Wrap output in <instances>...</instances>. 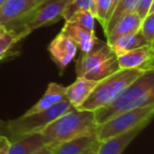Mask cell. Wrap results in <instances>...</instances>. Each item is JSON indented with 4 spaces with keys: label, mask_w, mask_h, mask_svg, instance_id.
I'll return each instance as SVG.
<instances>
[{
    "label": "cell",
    "mask_w": 154,
    "mask_h": 154,
    "mask_svg": "<svg viewBox=\"0 0 154 154\" xmlns=\"http://www.w3.org/2000/svg\"><path fill=\"white\" fill-rule=\"evenodd\" d=\"M154 104V70L139 77L122 94L106 106L94 111L97 125L135 108Z\"/></svg>",
    "instance_id": "cell-1"
},
{
    "label": "cell",
    "mask_w": 154,
    "mask_h": 154,
    "mask_svg": "<svg viewBox=\"0 0 154 154\" xmlns=\"http://www.w3.org/2000/svg\"><path fill=\"white\" fill-rule=\"evenodd\" d=\"M94 112L72 109L57 117L42 132L45 144L51 149L68 141L96 134Z\"/></svg>",
    "instance_id": "cell-2"
},
{
    "label": "cell",
    "mask_w": 154,
    "mask_h": 154,
    "mask_svg": "<svg viewBox=\"0 0 154 154\" xmlns=\"http://www.w3.org/2000/svg\"><path fill=\"white\" fill-rule=\"evenodd\" d=\"M146 71L140 69H120L97 82L88 99L78 110L96 111L106 106Z\"/></svg>",
    "instance_id": "cell-3"
},
{
    "label": "cell",
    "mask_w": 154,
    "mask_h": 154,
    "mask_svg": "<svg viewBox=\"0 0 154 154\" xmlns=\"http://www.w3.org/2000/svg\"><path fill=\"white\" fill-rule=\"evenodd\" d=\"M72 109L75 108L65 98L47 110L28 116L23 115L16 119L9 120L3 124L2 129L5 134H7L5 136L13 142L25 135L41 133L57 117Z\"/></svg>",
    "instance_id": "cell-4"
},
{
    "label": "cell",
    "mask_w": 154,
    "mask_h": 154,
    "mask_svg": "<svg viewBox=\"0 0 154 154\" xmlns=\"http://www.w3.org/2000/svg\"><path fill=\"white\" fill-rule=\"evenodd\" d=\"M154 104L123 113L106 123L97 125L96 138L101 143L118 134L132 130L133 128L146 123H150L153 117Z\"/></svg>",
    "instance_id": "cell-5"
},
{
    "label": "cell",
    "mask_w": 154,
    "mask_h": 154,
    "mask_svg": "<svg viewBox=\"0 0 154 154\" xmlns=\"http://www.w3.org/2000/svg\"><path fill=\"white\" fill-rule=\"evenodd\" d=\"M69 0H45L14 30L18 42L41 27L57 23L62 18L64 8Z\"/></svg>",
    "instance_id": "cell-6"
},
{
    "label": "cell",
    "mask_w": 154,
    "mask_h": 154,
    "mask_svg": "<svg viewBox=\"0 0 154 154\" xmlns=\"http://www.w3.org/2000/svg\"><path fill=\"white\" fill-rule=\"evenodd\" d=\"M45 0H6L0 6V24L14 30Z\"/></svg>",
    "instance_id": "cell-7"
},
{
    "label": "cell",
    "mask_w": 154,
    "mask_h": 154,
    "mask_svg": "<svg viewBox=\"0 0 154 154\" xmlns=\"http://www.w3.org/2000/svg\"><path fill=\"white\" fill-rule=\"evenodd\" d=\"M120 69H140L144 71L154 70L153 44L127 51L116 56Z\"/></svg>",
    "instance_id": "cell-8"
},
{
    "label": "cell",
    "mask_w": 154,
    "mask_h": 154,
    "mask_svg": "<svg viewBox=\"0 0 154 154\" xmlns=\"http://www.w3.org/2000/svg\"><path fill=\"white\" fill-rule=\"evenodd\" d=\"M116 53L106 42H100L90 51L81 52L76 61L77 78H83L87 73L96 69L107 59L115 56Z\"/></svg>",
    "instance_id": "cell-9"
},
{
    "label": "cell",
    "mask_w": 154,
    "mask_h": 154,
    "mask_svg": "<svg viewBox=\"0 0 154 154\" xmlns=\"http://www.w3.org/2000/svg\"><path fill=\"white\" fill-rule=\"evenodd\" d=\"M49 52L52 60L63 71L75 58L78 47L64 34L60 32L49 44Z\"/></svg>",
    "instance_id": "cell-10"
},
{
    "label": "cell",
    "mask_w": 154,
    "mask_h": 154,
    "mask_svg": "<svg viewBox=\"0 0 154 154\" xmlns=\"http://www.w3.org/2000/svg\"><path fill=\"white\" fill-rule=\"evenodd\" d=\"M149 124L150 123L140 125L130 131L99 143L97 154H122Z\"/></svg>",
    "instance_id": "cell-11"
},
{
    "label": "cell",
    "mask_w": 154,
    "mask_h": 154,
    "mask_svg": "<svg viewBox=\"0 0 154 154\" xmlns=\"http://www.w3.org/2000/svg\"><path fill=\"white\" fill-rule=\"evenodd\" d=\"M60 32L67 36L78 47V49L81 51V52L90 51L101 42L97 39L96 33L90 32L86 29L69 22L65 23Z\"/></svg>",
    "instance_id": "cell-12"
},
{
    "label": "cell",
    "mask_w": 154,
    "mask_h": 154,
    "mask_svg": "<svg viewBox=\"0 0 154 154\" xmlns=\"http://www.w3.org/2000/svg\"><path fill=\"white\" fill-rule=\"evenodd\" d=\"M97 84V81L95 80L87 79L85 78H77L75 82L69 87H66L65 98L77 109L88 99Z\"/></svg>",
    "instance_id": "cell-13"
},
{
    "label": "cell",
    "mask_w": 154,
    "mask_h": 154,
    "mask_svg": "<svg viewBox=\"0 0 154 154\" xmlns=\"http://www.w3.org/2000/svg\"><path fill=\"white\" fill-rule=\"evenodd\" d=\"M65 89L66 87L60 85L55 82L49 83L47 89L41 99L36 102L30 109H28L23 115L28 116L35 113H39L44 110H47L56 104L60 103L65 99Z\"/></svg>",
    "instance_id": "cell-14"
},
{
    "label": "cell",
    "mask_w": 154,
    "mask_h": 154,
    "mask_svg": "<svg viewBox=\"0 0 154 154\" xmlns=\"http://www.w3.org/2000/svg\"><path fill=\"white\" fill-rule=\"evenodd\" d=\"M142 19L135 12H133L123 17L107 33L106 43L110 46L120 37L134 32L140 29Z\"/></svg>",
    "instance_id": "cell-15"
},
{
    "label": "cell",
    "mask_w": 154,
    "mask_h": 154,
    "mask_svg": "<svg viewBox=\"0 0 154 154\" xmlns=\"http://www.w3.org/2000/svg\"><path fill=\"white\" fill-rule=\"evenodd\" d=\"M46 145L41 133L25 135L11 142L9 154H32Z\"/></svg>",
    "instance_id": "cell-16"
},
{
    "label": "cell",
    "mask_w": 154,
    "mask_h": 154,
    "mask_svg": "<svg viewBox=\"0 0 154 154\" xmlns=\"http://www.w3.org/2000/svg\"><path fill=\"white\" fill-rule=\"evenodd\" d=\"M146 44H150V43H148V42L143 37V33L139 29L134 32L120 37L112 45H110V47L117 56L127 51H131Z\"/></svg>",
    "instance_id": "cell-17"
},
{
    "label": "cell",
    "mask_w": 154,
    "mask_h": 154,
    "mask_svg": "<svg viewBox=\"0 0 154 154\" xmlns=\"http://www.w3.org/2000/svg\"><path fill=\"white\" fill-rule=\"evenodd\" d=\"M97 140L96 134L65 142L51 149V154H80Z\"/></svg>",
    "instance_id": "cell-18"
},
{
    "label": "cell",
    "mask_w": 154,
    "mask_h": 154,
    "mask_svg": "<svg viewBox=\"0 0 154 154\" xmlns=\"http://www.w3.org/2000/svg\"><path fill=\"white\" fill-rule=\"evenodd\" d=\"M137 0H119L117 5L113 11L111 16L106 22L105 28L103 29L105 36L110 32V30L123 17L135 11Z\"/></svg>",
    "instance_id": "cell-19"
},
{
    "label": "cell",
    "mask_w": 154,
    "mask_h": 154,
    "mask_svg": "<svg viewBox=\"0 0 154 154\" xmlns=\"http://www.w3.org/2000/svg\"><path fill=\"white\" fill-rule=\"evenodd\" d=\"M118 69H120V68L118 65L116 55H115V56L107 59L106 61L101 63L99 66H97L93 70L87 73L83 78L98 82V81L107 78L111 74L116 72Z\"/></svg>",
    "instance_id": "cell-20"
},
{
    "label": "cell",
    "mask_w": 154,
    "mask_h": 154,
    "mask_svg": "<svg viewBox=\"0 0 154 154\" xmlns=\"http://www.w3.org/2000/svg\"><path fill=\"white\" fill-rule=\"evenodd\" d=\"M95 16L89 10H82L75 13L71 18L67 21L69 23H75L87 31L95 33Z\"/></svg>",
    "instance_id": "cell-21"
},
{
    "label": "cell",
    "mask_w": 154,
    "mask_h": 154,
    "mask_svg": "<svg viewBox=\"0 0 154 154\" xmlns=\"http://www.w3.org/2000/svg\"><path fill=\"white\" fill-rule=\"evenodd\" d=\"M82 10H89L92 12V0H69L64 8L62 18L67 22L75 13Z\"/></svg>",
    "instance_id": "cell-22"
},
{
    "label": "cell",
    "mask_w": 154,
    "mask_h": 154,
    "mask_svg": "<svg viewBox=\"0 0 154 154\" xmlns=\"http://www.w3.org/2000/svg\"><path fill=\"white\" fill-rule=\"evenodd\" d=\"M140 31L148 43H154V3L151 5L148 14L142 20Z\"/></svg>",
    "instance_id": "cell-23"
},
{
    "label": "cell",
    "mask_w": 154,
    "mask_h": 154,
    "mask_svg": "<svg viewBox=\"0 0 154 154\" xmlns=\"http://www.w3.org/2000/svg\"><path fill=\"white\" fill-rule=\"evenodd\" d=\"M111 1L112 0H92V13L102 28L105 27Z\"/></svg>",
    "instance_id": "cell-24"
},
{
    "label": "cell",
    "mask_w": 154,
    "mask_h": 154,
    "mask_svg": "<svg viewBox=\"0 0 154 154\" xmlns=\"http://www.w3.org/2000/svg\"><path fill=\"white\" fill-rule=\"evenodd\" d=\"M18 42L16 33L12 30H7L5 34L0 38V60L5 56L10 48Z\"/></svg>",
    "instance_id": "cell-25"
},
{
    "label": "cell",
    "mask_w": 154,
    "mask_h": 154,
    "mask_svg": "<svg viewBox=\"0 0 154 154\" xmlns=\"http://www.w3.org/2000/svg\"><path fill=\"white\" fill-rule=\"evenodd\" d=\"M153 3L154 0H137V4H136L134 12L143 20L148 14L150 7Z\"/></svg>",
    "instance_id": "cell-26"
},
{
    "label": "cell",
    "mask_w": 154,
    "mask_h": 154,
    "mask_svg": "<svg viewBox=\"0 0 154 154\" xmlns=\"http://www.w3.org/2000/svg\"><path fill=\"white\" fill-rule=\"evenodd\" d=\"M10 145L11 142L9 139L5 135L0 134V154H9Z\"/></svg>",
    "instance_id": "cell-27"
},
{
    "label": "cell",
    "mask_w": 154,
    "mask_h": 154,
    "mask_svg": "<svg viewBox=\"0 0 154 154\" xmlns=\"http://www.w3.org/2000/svg\"><path fill=\"white\" fill-rule=\"evenodd\" d=\"M99 146V142L96 140L88 149H86L84 152H82L80 154H97V149Z\"/></svg>",
    "instance_id": "cell-28"
},
{
    "label": "cell",
    "mask_w": 154,
    "mask_h": 154,
    "mask_svg": "<svg viewBox=\"0 0 154 154\" xmlns=\"http://www.w3.org/2000/svg\"><path fill=\"white\" fill-rule=\"evenodd\" d=\"M51 148L48 145H44L32 154H51Z\"/></svg>",
    "instance_id": "cell-29"
},
{
    "label": "cell",
    "mask_w": 154,
    "mask_h": 154,
    "mask_svg": "<svg viewBox=\"0 0 154 154\" xmlns=\"http://www.w3.org/2000/svg\"><path fill=\"white\" fill-rule=\"evenodd\" d=\"M118 2H119V0H112V1H111V5H110V8H109V12H108V14H107L106 21V22H107V20L109 19V17L111 16V14H112L113 11L115 10L116 6L117 5ZM106 24H105V26H106ZM104 28H105V27H104ZM104 28H103V29H104Z\"/></svg>",
    "instance_id": "cell-30"
},
{
    "label": "cell",
    "mask_w": 154,
    "mask_h": 154,
    "mask_svg": "<svg viewBox=\"0 0 154 154\" xmlns=\"http://www.w3.org/2000/svg\"><path fill=\"white\" fill-rule=\"evenodd\" d=\"M6 32H7V29L5 28V26L0 24V38H1L2 36H4V35L5 34Z\"/></svg>",
    "instance_id": "cell-31"
},
{
    "label": "cell",
    "mask_w": 154,
    "mask_h": 154,
    "mask_svg": "<svg viewBox=\"0 0 154 154\" xmlns=\"http://www.w3.org/2000/svg\"><path fill=\"white\" fill-rule=\"evenodd\" d=\"M5 1H6V0H0V6H1V5H2Z\"/></svg>",
    "instance_id": "cell-32"
}]
</instances>
